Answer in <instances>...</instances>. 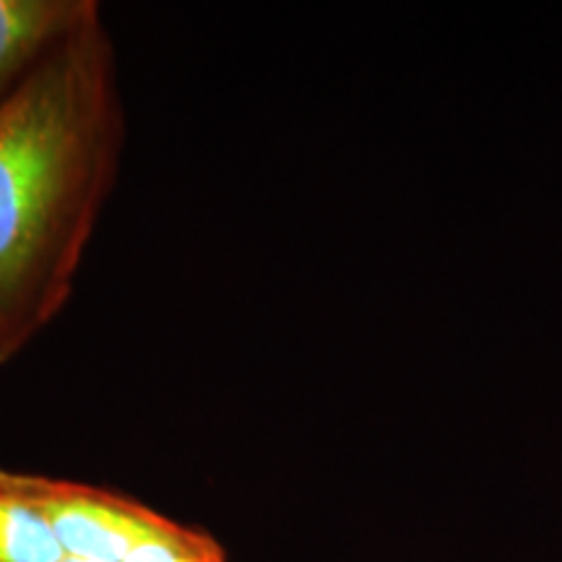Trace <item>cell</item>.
I'll use <instances>...</instances> for the list:
<instances>
[{
    "instance_id": "obj_5",
    "label": "cell",
    "mask_w": 562,
    "mask_h": 562,
    "mask_svg": "<svg viewBox=\"0 0 562 562\" xmlns=\"http://www.w3.org/2000/svg\"><path fill=\"white\" fill-rule=\"evenodd\" d=\"M123 562H229L224 547L209 531L161 516Z\"/></svg>"
},
{
    "instance_id": "obj_2",
    "label": "cell",
    "mask_w": 562,
    "mask_h": 562,
    "mask_svg": "<svg viewBox=\"0 0 562 562\" xmlns=\"http://www.w3.org/2000/svg\"><path fill=\"white\" fill-rule=\"evenodd\" d=\"M40 492L63 552L70 558L123 562L161 518L128 495L81 482L40 474Z\"/></svg>"
},
{
    "instance_id": "obj_4",
    "label": "cell",
    "mask_w": 562,
    "mask_h": 562,
    "mask_svg": "<svg viewBox=\"0 0 562 562\" xmlns=\"http://www.w3.org/2000/svg\"><path fill=\"white\" fill-rule=\"evenodd\" d=\"M40 474L0 469V562H63Z\"/></svg>"
},
{
    "instance_id": "obj_3",
    "label": "cell",
    "mask_w": 562,
    "mask_h": 562,
    "mask_svg": "<svg viewBox=\"0 0 562 562\" xmlns=\"http://www.w3.org/2000/svg\"><path fill=\"white\" fill-rule=\"evenodd\" d=\"M100 16L94 0H0V100L60 42Z\"/></svg>"
},
{
    "instance_id": "obj_6",
    "label": "cell",
    "mask_w": 562,
    "mask_h": 562,
    "mask_svg": "<svg viewBox=\"0 0 562 562\" xmlns=\"http://www.w3.org/2000/svg\"><path fill=\"white\" fill-rule=\"evenodd\" d=\"M63 562H100V560H87V558H70V554H66V558H63Z\"/></svg>"
},
{
    "instance_id": "obj_1",
    "label": "cell",
    "mask_w": 562,
    "mask_h": 562,
    "mask_svg": "<svg viewBox=\"0 0 562 562\" xmlns=\"http://www.w3.org/2000/svg\"><path fill=\"white\" fill-rule=\"evenodd\" d=\"M123 140L102 16L0 100V364L66 307Z\"/></svg>"
}]
</instances>
